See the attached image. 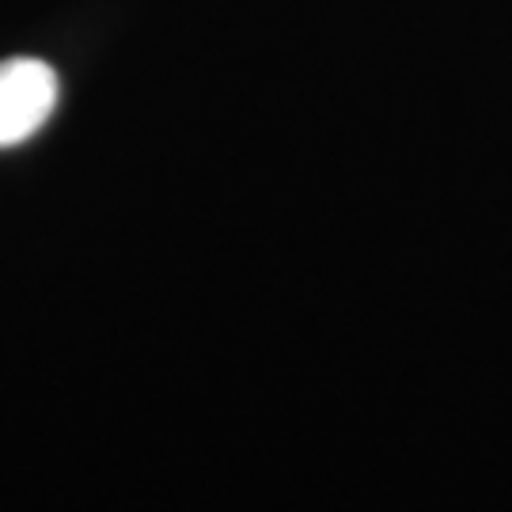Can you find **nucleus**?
I'll list each match as a JSON object with an SVG mask.
<instances>
[{"label": "nucleus", "instance_id": "obj_1", "mask_svg": "<svg viewBox=\"0 0 512 512\" xmlns=\"http://www.w3.org/2000/svg\"><path fill=\"white\" fill-rule=\"evenodd\" d=\"M57 107V73L38 57L0 61V148L23 145Z\"/></svg>", "mask_w": 512, "mask_h": 512}]
</instances>
